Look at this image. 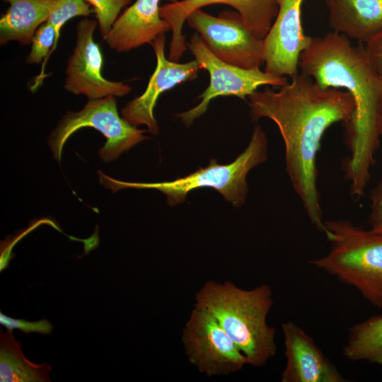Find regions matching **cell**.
Instances as JSON below:
<instances>
[{
  "instance_id": "1",
  "label": "cell",
  "mask_w": 382,
  "mask_h": 382,
  "mask_svg": "<svg viewBox=\"0 0 382 382\" xmlns=\"http://www.w3.org/2000/svg\"><path fill=\"white\" fill-rule=\"evenodd\" d=\"M251 118L271 120L284 144L285 170L312 225L323 233L324 218L318 189L317 156L326 130L348 123L355 111L351 94L323 88L299 72L277 91L266 87L248 96Z\"/></svg>"
},
{
  "instance_id": "2",
  "label": "cell",
  "mask_w": 382,
  "mask_h": 382,
  "mask_svg": "<svg viewBox=\"0 0 382 382\" xmlns=\"http://www.w3.org/2000/svg\"><path fill=\"white\" fill-rule=\"evenodd\" d=\"M301 72L323 88H345L353 98L355 111L345 125L348 155L342 170L352 197L364 196L382 138V75L370 62L364 45L332 31L313 37L299 57Z\"/></svg>"
},
{
  "instance_id": "3",
  "label": "cell",
  "mask_w": 382,
  "mask_h": 382,
  "mask_svg": "<svg viewBox=\"0 0 382 382\" xmlns=\"http://www.w3.org/2000/svg\"><path fill=\"white\" fill-rule=\"evenodd\" d=\"M272 305L267 284L245 290L231 282L209 281L197 292L195 308L213 315L245 355L247 364L257 367L274 357L277 349L275 329L267 323Z\"/></svg>"
},
{
  "instance_id": "4",
  "label": "cell",
  "mask_w": 382,
  "mask_h": 382,
  "mask_svg": "<svg viewBox=\"0 0 382 382\" xmlns=\"http://www.w3.org/2000/svg\"><path fill=\"white\" fill-rule=\"evenodd\" d=\"M330 250L311 260L315 267L355 288L374 306L382 307V233L345 219L325 221Z\"/></svg>"
},
{
  "instance_id": "5",
  "label": "cell",
  "mask_w": 382,
  "mask_h": 382,
  "mask_svg": "<svg viewBox=\"0 0 382 382\" xmlns=\"http://www.w3.org/2000/svg\"><path fill=\"white\" fill-rule=\"evenodd\" d=\"M267 158V139L260 125L254 127L246 149L231 163L219 164L212 159L206 168L184 177L161 183H131L115 180L98 171L101 185L113 192L125 188L155 189L166 195L168 204L175 206L185 201L187 195L198 188L211 187L233 206H241L247 197V175Z\"/></svg>"
},
{
  "instance_id": "6",
  "label": "cell",
  "mask_w": 382,
  "mask_h": 382,
  "mask_svg": "<svg viewBox=\"0 0 382 382\" xmlns=\"http://www.w3.org/2000/svg\"><path fill=\"white\" fill-rule=\"evenodd\" d=\"M92 127L106 139L98 154L105 162L112 161L137 144L149 139L119 115L115 96L89 100L79 112L67 111L48 138L54 158L60 161L64 145L75 132Z\"/></svg>"
},
{
  "instance_id": "7",
  "label": "cell",
  "mask_w": 382,
  "mask_h": 382,
  "mask_svg": "<svg viewBox=\"0 0 382 382\" xmlns=\"http://www.w3.org/2000/svg\"><path fill=\"white\" fill-rule=\"evenodd\" d=\"M187 47L200 69H206L210 77L209 86L198 96L201 102L178 115L187 126L202 116L210 101L218 96H234L245 100L246 96L253 93L260 86L280 88L288 83L287 77L262 71L260 67L244 69L222 61L209 49L198 33L191 37Z\"/></svg>"
},
{
  "instance_id": "8",
  "label": "cell",
  "mask_w": 382,
  "mask_h": 382,
  "mask_svg": "<svg viewBox=\"0 0 382 382\" xmlns=\"http://www.w3.org/2000/svg\"><path fill=\"white\" fill-rule=\"evenodd\" d=\"M182 341L191 364L207 376L241 370L247 359L217 320L195 308L183 331Z\"/></svg>"
},
{
  "instance_id": "9",
  "label": "cell",
  "mask_w": 382,
  "mask_h": 382,
  "mask_svg": "<svg viewBox=\"0 0 382 382\" xmlns=\"http://www.w3.org/2000/svg\"><path fill=\"white\" fill-rule=\"evenodd\" d=\"M186 21L222 61L244 69L260 67L264 63L263 40L250 32L238 13L224 11L216 17L197 9Z\"/></svg>"
},
{
  "instance_id": "10",
  "label": "cell",
  "mask_w": 382,
  "mask_h": 382,
  "mask_svg": "<svg viewBox=\"0 0 382 382\" xmlns=\"http://www.w3.org/2000/svg\"><path fill=\"white\" fill-rule=\"evenodd\" d=\"M96 20L84 18L76 25V45L65 70L64 88L74 95H84L89 100L127 95L132 88L123 81L106 79L101 74L103 57L93 39Z\"/></svg>"
},
{
  "instance_id": "11",
  "label": "cell",
  "mask_w": 382,
  "mask_h": 382,
  "mask_svg": "<svg viewBox=\"0 0 382 382\" xmlns=\"http://www.w3.org/2000/svg\"><path fill=\"white\" fill-rule=\"evenodd\" d=\"M226 4L237 11L243 23L257 38L263 40L279 10V0H182L160 6L161 18L171 27L172 37L168 58L178 62L186 50L183 26L191 13L210 4Z\"/></svg>"
},
{
  "instance_id": "12",
  "label": "cell",
  "mask_w": 382,
  "mask_h": 382,
  "mask_svg": "<svg viewBox=\"0 0 382 382\" xmlns=\"http://www.w3.org/2000/svg\"><path fill=\"white\" fill-rule=\"evenodd\" d=\"M303 1L279 0L277 15L263 39L265 71L291 79L299 74L300 55L313 40L302 27Z\"/></svg>"
},
{
  "instance_id": "13",
  "label": "cell",
  "mask_w": 382,
  "mask_h": 382,
  "mask_svg": "<svg viewBox=\"0 0 382 382\" xmlns=\"http://www.w3.org/2000/svg\"><path fill=\"white\" fill-rule=\"evenodd\" d=\"M165 34L159 35L150 45L156 57V66L145 91L127 103L121 110L122 118L134 127L146 125L153 134L158 133L154 109L161 93L197 76L200 67L196 60L186 63L167 59L165 55Z\"/></svg>"
},
{
  "instance_id": "14",
  "label": "cell",
  "mask_w": 382,
  "mask_h": 382,
  "mask_svg": "<svg viewBox=\"0 0 382 382\" xmlns=\"http://www.w3.org/2000/svg\"><path fill=\"white\" fill-rule=\"evenodd\" d=\"M286 365L282 382H345L346 378L305 330L293 322L282 324Z\"/></svg>"
},
{
  "instance_id": "15",
  "label": "cell",
  "mask_w": 382,
  "mask_h": 382,
  "mask_svg": "<svg viewBox=\"0 0 382 382\" xmlns=\"http://www.w3.org/2000/svg\"><path fill=\"white\" fill-rule=\"evenodd\" d=\"M161 0H136L119 16L104 39L117 52H129L151 44L159 35L171 31L160 15Z\"/></svg>"
},
{
  "instance_id": "16",
  "label": "cell",
  "mask_w": 382,
  "mask_h": 382,
  "mask_svg": "<svg viewBox=\"0 0 382 382\" xmlns=\"http://www.w3.org/2000/svg\"><path fill=\"white\" fill-rule=\"evenodd\" d=\"M332 31L365 42L382 28V0H325Z\"/></svg>"
},
{
  "instance_id": "17",
  "label": "cell",
  "mask_w": 382,
  "mask_h": 382,
  "mask_svg": "<svg viewBox=\"0 0 382 382\" xmlns=\"http://www.w3.org/2000/svg\"><path fill=\"white\" fill-rule=\"evenodd\" d=\"M8 4L0 18V44L18 41L20 45L31 44L38 27L57 6L59 0H1Z\"/></svg>"
},
{
  "instance_id": "18",
  "label": "cell",
  "mask_w": 382,
  "mask_h": 382,
  "mask_svg": "<svg viewBox=\"0 0 382 382\" xmlns=\"http://www.w3.org/2000/svg\"><path fill=\"white\" fill-rule=\"evenodd\" d=\"M52 367L47 363L34 364L28 360L16 340L12 330L0 335V381L47 382L51 381L49 373Z\"/></svg>"
},
{
  "instance_id": "19",
  "label": "cell",
  "mask_w": 382,
  "mask_h": 382,
  "mask_svg": "<svg viewBox=\"0 0 382 382\" xmlns=\"http://www.w3.org/2000/svg\"><path fill=\"white\" fill-rule=\"evenodd\" d=\"M342 354L352 361L382 365V316H374L353 325Z\"/></svg>"
},
{
  "instance_id": "20",
  "label": "cell",
  "mask_w": 382,
  "mask_h": 382,
  "mask_svg": "<svg viewBox=\"0 0 382 382\" xmlns=\"http://www.w3.org/2000/svg\"><path fill=\"white\" fill-rule=\"evenodd\" d=\"M92 12L93 9L91 8L90 4L85 0H59L47 21L54 28L56 32L55 42L50 53L55 50L62 28L69 20L76 16L87 17Z\"/></svg>"
},
{
  "instance_id": "21",
  "label": "cell",
  "mask_w": 382,
  "mask_h": 382,
  "mask_svg": "<svg viewBox=\"0 0 382 382\" xmlns=\"http://www.w3.org/2000/svg\"><path fill=\"white\" fill-rule=\"evenodd\" d=\"M93 8L100 35L105 39L121 11L130 4L132 0H85Z\"/></svg>"
},
{
  "instance_id": "22",
  "label": "cell",
  "mask_w": 382,
  "mask_h": 382,
  "mask_svg": "<svg viewBox=\"0 0 382 382\" xmlns=\"http://www.w3.org/2000/svg\"><path fill=\"white\" fill-rule=\"evenodd\" d=\"M55 39V29L50 23L46 21L40 25L33 35L31 50L25 62L28 64H40L50 53Z\"/></svg>"
},
{
  "instance_id": "23",
  "label": "cell",
  "mask_w": 382,
  "mask_h": 382,
  "mask_svg": "<svg viewBox=\"0 0 382 382\" xmlns=\"http://www.w3.org/2000/svg\"><path fill=\"white\" fill-rule=\"evenodd\" d=\"M0 323L7 329H18L25 334L37 332L43 335H50L53 329L52 323L46 319L29 322L22 319H13L1 312L0 313Z\"/></svg>"
},
{
  "instance_id": "24",
  "label": "cell",
  "mask_w": 382,
  "mask_h": 382,
  "mask_svg": "<svg viewBox=\"0 0 382 382\" xmlns=\"http://www.w3.org/2000/svg\"><path fill=\"white\" fill-rule=\"evenodd\" d=\"M370 229L382 233V178L371 190L370 195Z\"/></svg>"
},
{
  "instance_id": "25",
  "label": "cell",
  "mask_w": 382,
  "mask_h": 382,
  "mask_svg": "<svg viewBox=\"0 0 382 382\" xmlns=\"http://www.w3.org/2000/svg\"><path fill=\"white\" fill-rule=\"evenodd\" d=\"M364 48L374 68L382 75V28L364 42Z\"/></svg>"
}]
</instances>
